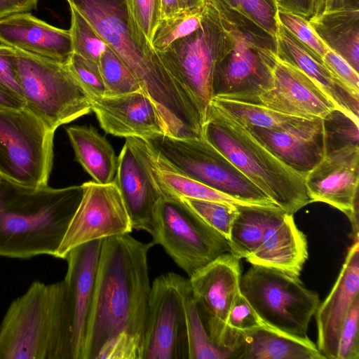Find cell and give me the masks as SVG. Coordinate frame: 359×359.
Here are the masks:
<instances>
[{
  "label": "cell",
  "mask_w": 359,
  "mask_h": 359,
  "mask_svg": "<svg viewBox=\"0 0 359 359\" xmlns=\"http://www.w3.org/2000/svg\"><path fill=\"white\" fill-rule=\"evenodd\" d=\"M161 18L178 13L184 10L182 0H160Z\"/></svg>",
  "instance_id": "50"
},
{
  "label": "cell",
  "mask_w": 359,
  "mask_h": 359,
  "mask_svg": "<svg viewBox=\"0 0 359 359\" xmlns=\"http://www.w3.org/2000/svg\"><path fill=\"white\" fill-rule=\"evenodd\" d=\"M71 26L69 29L73 51L81 57L98 63L103 52L108 47L90 22L72 6Z\"/></svg>",
  "instance_id": "35"
},
{
  "label": "cell",
  "mask_w": 359,
  "mask_h": 359,
  "mask_svg": "<svg viewBox=\"0 0 359 359\" xmlns=\"http://www.w3.org/2000/svg\"><path fill=\"white\" fill-rule=\"evenodd\" d=\"M359 297L348 313L341 328L337 346V359H359Z\"/></svg>",
  "instance_id": "43"
},
{
  "label": "cell",
  "mask_w": 359,
  "mask_h": 359,
  "mask_svg": "<svg viewBox=\"0 0 359 359\" xmlns=\"http://www.w3.org/2000/svg\"><path fill=\"white\" fill-rule=\"evenodd\" d=\"M177 200L229 240L231 225L238 213L237 205L188 198Z\"/></svg>",
  "instance_id": "36"
},
{
  "label": "cell",
  "mask_w": 359,
  "mask_h": 359,
  "mask_svg": "<svg viewBox=\"0 0 359 359\" xmlns=\"http://www.w3.org/2000/svg\"><path fill=\"white\" fill-rule=\"evenodd\" d=\"M218 15L228 36L214 67L212 95L249 102L272 86L276 39L248 19Z\"/></svg>",
  "instance_id": "6"
},
{
  "label": "cell",
  "mask_w": 359,
  "mask_h": 359,
  "mask_svg": "<svg viewBox=\"0 0 359 359\" xmlns=\"http://www.w3.org/2000/svg\"><path fill=\"white\" fill-rule=\"evenodd\" d=\"M67 65L90 98L106 95L98 63L73 53Z\"/></svg>",
  "instance_id": "39"
},
{
  "label": "cell",
  "mask_w": 359,
  "mask_h": 359,
  "mask_svg": "<svg viewBox=\"0 0 359 359\" xmlns=\"http://www.w3.org/2000/svg\"><path fill=\"white\" fill-rule=\"evenodd\" d=\"M36 0H0V19L10 15L36 8Z\"/></svg>",
  "instance_id": "47"
},
{
  "label": "cell",
  "mask_w": 359,
  "mask_h": 359,
  "mask_svg": "<svg viewBox=\"0 0 359 359\" xmlns=\"http://www.w3.org/2000/svg\"><path fill=\"white\" fill-rule=\"evenodd\" d=\"M98 66L106 88L105 96L142 91L131 70L109 47L101 55Z\"/></svg>",
  "instance_id": "34"
},
{
  "label": "cell",
  "mask_w": 359,
  "mask_h": 359,
  "mask_svg": "<svg viewBox=\"0 0 359 359\" xmlns=\"http://www.w3.org/2000/svg\"><path fill=\"white\" fill-rule=\"evenodd\" d=\"M202 137L277 206L290 215L311 203L304 177L278 158L244 126L210 103Z\"/></svg>",
  "instance_id": "4"
},
{
  "label": "cell",
  "mask_w": 359,
  "mask_h": 359,
  "mask_svg": "<svg viewBox=\"0 0 359 359\" xmlns=\"http://www.w3.org/2000/svg\"><path fill=\"white\" fill-rule=\"evenodd\" d=\"M308 21L324 44L358 72L359 9L324 12Z\"/></svg>",
  "instance_id": "27"
},
{
  "label": "cell",
  "mask_w": 359,
  "mask_h": 359,
  "mask_svg": "<svg viewBox=\"0 0 359 359\" xmlns=\"http://www.w3.org/2000/svg\"><path fill=\"white\" fill-rule=\"evenodd\" d=\"M276 39L278 57L303 72L324 92L337 111L359 125V100L350 94L322 62L280 22Z\"/></svg>",
  "instance_id": "25"
},
{
  "label": "cell",
  "mask_w": 359,
  "mask_h": 359,
  "mask_svg": "<svg viewBox=\"0 0 359 359\" xmlns=\"http://www.w3.org/2000/svg\"><path fill=\"white\" fill-rule=\"evenodd\" d=\"M187 279L175 273H167L153 281L141 359H188L183 304Z\"/></svg>",
  "instance_id": "13"
},
{
  "label": "cell",
  "mask_w": 359,
  "mask_h": 359,
  "mask_svg": "<svg viewBox=\"0 0 359 359\" xmlns=\"http://www.w3.org/2000/svg\"><path fill=\"white\" fill-rule=\"evenodd\" d=\"M64 280L33 282L0 324V359H68Z\"/></svg>",
  "instance_id": "5"
},
{
  "label": "cell",
  "mask_w": 359,
  "mask_h": 359,
  "mask_svg": "<svg viewBox=\"0 0 359 359\" xmlns=\"http://www.w3.org/2000/svg\"><path fill=\"white\" fill-rule=\"evenodd\" d=\"M154 245H161L190 277L222 254L228 240L177 199L161 197L153 217Z\"/></svg>",
  "instance_id": "12"
},
{
  "label": "cell",
  "mask_w": 359,
  "mask_h": 359,
  "mask_svg": "<svg viewBox=\"0 0 359 359\" xmlns=\"http://www.w3.org/2000/svg\"><path fill=\"white\" fill-rule=\"evenodd\" d=\"M227 36V31L217 13L210 6L204 4L199 29L175 41L164 51L157 52L168 70L194 103L203 122L213 97L214 67Z\"/></svg>",
  "instance_id": "10"
},
{
  "label": "cell",
  "mask_w": 359,
  "mask_h": 359,
  "mask_svg": "<svg viewBox=\"0 0 359 359\" xmlns=\"http://www.w3.org/2000/svg\"><path fill=\"white\" fill-rule=\"evenodd\" d=\"M55 132L27 107H0V177L30 187L48 185Z\"/></svg>",
  "instance_id": "9"
},
{
  "label": "cell",
  "mask_w": 359,
  "mask_h": 359,
  "mask_svg": "<svg viewBox=\"0 0 359 359\" xmlns=\"http://www.w3.org/2000/svg\"><path fill=\"white\" fill-rule=\"evenodd\" d=\"M322 62L350 94L359 100V73L344 58L330 48L323 57Z\"/></svg>",
  "instance_id": "44"
},
{
  "label": "cell",
  "mask_w": 359,
  "mask_h": 359,
  "mask_svg": "<svg viewBox=\"0 0 359 359\" xmlns=\"http://www.w3.org/2000/svg\"><path fill=\"white\" fill-rule=\"evenodd\" d=\"M13 61L25 107L52 131L92 111L67 65L17 49Z\"/></svg>",
  "instance_id": "7"
},
{
  "label": "cell",
  "mask_w": 359,
  "mask_h": 359,
  "mask_svg": "<svg viewBox=\"0 0 359 359\" xmlns=\"http://www.w3.org/2000/svg\"><path fill=\"white\" fill-rule=\"evenodd\" d=\"M67 1L129 67L156 107L165 129H175L193 116L194 102L131 20L126 0Z\"/></svg>",
  "instance_id": "2"
},
{
  "label": "cell",
  "mask_w": 359,
  "mask_h": 359,
  "mask_svg": "<svg viewBox=\"0 0 359 359\" xmlns=\"http://www.w3.org/2000/svg\"><path fill=\"white\" fill-rule=\"evenodd\" d=\"M102 241L79 245L65 258L63 312L68 359H82Z\"/></svg>",
  "instance_id": "16"
},
{
  "label": "cell",
  "mask_w": 359,
  "mask_h": 359,
  "mask_svg": "<svg viewBox=\"0 0 359 359\" xmlns=\"http://www.w3.org/2000/svg\"><path fill=\"white\" fill-rule=\"evenodd\" d=\"M211 103L244 127L287 130L302 127L316 119L291 116L259 104L222 97H213Z\"/></svg>",
  "instance_id": "29"
},
{
  "label": "cell",
  "mask_w": 359,
  "mask_h": 359,
  "mask_svg": "<svg viewBox=\"0 0 359 359\" xmlns=\"http://www.w3.org/2000/svg\"><path fill=\"white\" fill-rule=\"evenodd\" d=\"M184 10L199 11L204 6L203 0H182Z\"/></svg>",
  "instance_id": "51"
},
{
  "label": "cell",
  "mask_w": 359,
  "mask_h": 359,
  "mask_svg": "<svg viewBox=\"0 0 359 359\" xmlns=\"http://www.w3.org/2000/svg\"><path fill=\"white\" fill-rule=\"evenodd\" d=\"M278 19L288 32L322 62L328 48L316 34L308 20L280 8L278 10Z\"/></svg>",
  "instance_id": "37"
},
{
  "label": "cell",
  "mask_w": 359,
  "mask_h": 359,
  "mask_svg": "<svg viewBox=\"0 0 359 359\" xmlns=\"http://www.w3.org/2000/svg\"><path fill=\"white\" fill-rule=\"evenodd\" d=\"M278 8L297 14L309 20L313 14L316 0H276Z\"/></svg>",
  "instance_id": "46"
},
{
  "label": "cell",
  "mask_w": 359,
  "mask_h": 359,
  "mask_svg": "<svg viewBox=\"0 0 359 359\" xmlns=\"http://www.w3.org/2000/svg\"><path fill=\"white\" fill-rule=\"evenodd\" d=\"M83 195L57 251V258L82 244L130 233L129 214L114 180L107 184L88 181L81 184Z\"/></svg>",
  "instance_id": "14"
},
{
  "label": "cell",
  "mask_w": 359,
  "mask_h": 359,
  "mask_svg": "<svg viewBox=\"0 0 359 359\" xmlns=\"http://www.w3.org/2000/svg\"><path fill=\"white\" fill-rule=\"evenodd\" d=\"M278 158L304 177L327 153L324 119L291 130L245 127Z\"/></svg>",
  "instance_id": "21"
},
{
  "label": "cell",
  "mask_w": 359,
  "mask_h": 359,
  "mask_svg": "<svg viewBox=\"0 0 359 359\" xmlns=\"http://www.w3.org/2000/svg\"><path fill=\"white\" fill-rule=\"evenodd\" d=\"M226 327L229 345L233 350L232 335L235 332L262 327H269L262 321L241 291L236 294L229 310Z\"/></svg>",
  "instance_id": "41"
},
{
  "label": "cell",
  "mask_w": 359,
  "mask_h": 359,
  "mask_svg": "<svg viewBox=\"0 0 359 359\" xmlns=\"http://www.w3.org/2000/svg\"><path fill=\"white\" fill-rule=\"evenodd\" d=\"M203 8L184 10L169 17L161 18L151 40L152 48L158 53L164 51L175 41L186 37L201 25Z\"/></svg>",
  "instance_id": "33"
},
{
  "label": "cell",
  "mask_w": 359,
  "mask_h": 359,
  "mask_svg": "<svg viewBox=\"0 0 359 359\" xmlns=\"http://www.w3.org/2000/svg\"><path fill=\"white\" fill-rule=\"evenodd\" d=\"M82 195L81 185L30 187L0 177V256L56 257Z\"/></svg>",
  "instance_id": "3"
},
{
  "label": "cell",
  "mask_w": 359,
  "mask_h": 359,
  "mask_svg": "<svg viewBox=\"0 0 359 359\" xmlns=\"http://www.w3.org/2000/svg\"><path fill=\"white\" fill-rule=\"evenodd\" d=\"M25 102L0 87V107L9 109H22Z\"/></svg>",
  "instance_id": "49"
},
{
  "label": "cell",
  "mask_w": 359,
  "mask_h": 359,
  "mask_svg": "<svg viewBox=\"0 0 359 359\" xmlns=\"http://www.w3.org/2000/svg\"><path fill=\"white\" fill-rule=\"evenodd\" d=\"M272 86L250 102L275 111L306 118L325 119L335 106L308 76L277 56Z\"/></svg>",
  "instance_id": "18"
},
{
  "label": "cell",
  "mask_w": 359,
  "mask_h": 359,
  "mask_svg": "<svg viewBox=\"0 0 359 359\" xmlns=\"http://www.w3.org/2000/svg\"><path fill=\"white\" fill-rule=\"evenodd\" d=\"M306 237L293 215L275 208L259 248L245 259L252 265L275 269L298 277L308 259Z\"/></svg>",
  "instance_id": "23"
},
{
  "label": "cell",
  "mask_w": 359,
  "mask_h": 359,
  "mask_svg": "<svg viewBox=\"0 0 359 359\" xmlns=\"http://www.w3.org/2000/svg\"><path fill=\"white\" fill-rule=\"evenodd\" d=\"M76 161L95 182L114 180L118 158L109 142L92 126L66 128Z\"/></svg>",
  "instance_id": "28"
},
{
  "label": "cell",
  "mask_w": 359,
  "mask_h": 359,
  "mask_svg": "<svg viewBox=\"0 0 359 359\" xmlns=\"http://www.w3.org/2000/svg\"><path fill=\"white\" fill-rule=\"evenodd\" d=\"M359 147L347 144L328 151L304 176L312 202H323L349 218L358 208Z\"/></svg>",
  "instance_id": "17"
},
{
  "label": "cell",
  "mask_w": 359,
  "mask_h": 359,
  "mask_svg": "<svg viewBox=\"0 0 359 359\" xmlns=\"http://www.w3.org/2000/svg\"><path fill=\"white\" fill-rule=\"evenodd\" d=\"M278 206L237 205L238 213L231 225L230 253L247 258L260 246L273 210Z\"/></svg>",
  "instance_id": "30"
},
{
  "label": "cell",
  "mask_w": 359,
  "mask_h": 359,
  "mask_svg": "<svg viewBox=\"0 0 359 359\" xmlns=\"http://www.w3.org/2000/svg\"><path fill=\"white\" fill-rule=\"evenodd\" d=\"M240 291L268 327L290 335L307 337L320 299L298 277L252 265L241 276Z\"/></svg>",
  "instance_id": "8"
},
{
  "label": "cell",
  "mask_w": 359,
  "mask_h": 359,
  "mask_svg": "<svg viewBox=\"0 0 359 359\" xmlns=\"http://www.w3.org/2000/svg\"><path fill=\"white\" fill-rule=\"evenodd\" d=\"M233 359H325L309 338L262 327L233 334Z\"/></svg>",
  "instance_id": "26"
},
{
  "label": "cell",
  "mask_w": 359,
  "mask_h": 359,
  "mask_svg": "<svg viewBox=\"0 0 359 359\" xmlns=\"http://www.w3.org/2000/svg\"><path fill=\"white\" fill-rule=\"evenodd\" d=\"M219 14L248 19L276 38L279 21L276 0H203Z\"/></svg>",
  "instance_id": "32"
},
{
  "label": "cell",
  "mask_w": 359,
  "mask_h": 359,
  "mask_svg": "<svg viewBox=\"0 0 359 359\" xmlns=\"http://www.w3.org/2000/svg\"><path fill=\"white\" fill-rule=\"evenodd\" d=\"M90 100L92 111L108 134L144 140L165 134L156 107L142 91Z\"/></svg>",
  "instance_id": "19"
},
{
  "label": "cell",
  "mask_w": 359,
  "mask_h": 359,
  "mask_svg": "<svg viewBox=\"0 0 359 359\" xmlns=\"http://www.w3.org/2000/svg\"><path fill=\"white\" fill-rule=\"evenodd\" d=\"M359 241H353L340 273L316 313L317 348L327 359H337L339 334L354 300L359 297Z\"/></svg>",
  "instance_id": "20"
},
{
  "label": "cell",
  "mask_w": 359,
  "mask_h": 359,
  "mask_svg": "<svg viewBox=\"0 0 359 359\" xmlns=\"http://www.w3.org/2000/svg\"><path fill=\"white\" fill-rule=\"evenodd\" d=\"M188 344V359H233V351L222 348L211 340L192 294L189 279L183 289Z\"/></svg>",
  "instance_id": "31"
},
{
  "label": "cell",
  "mask_w": 359,
  "mask_h": 359,
  "mask_svg": "<svg viewBox=\"0 0 359 359\" xmlns=\"http://www.w3.org/2000/svg\"><path fill=\"white\" fill-rule=\"evenodd\" d=\"M0 43L65 65L74 53L69 29L52 26L29 12L0 19Z\"/></svg>",
  "instance_id": "22"
},
{
  "label": "cell",
  "mask_w": 359,
  "mask_h": 359,
  "mask_svg": "<svg viewBox=\"0 0 359 359\" xmlns=\"http://www.w3.org/2000/svg\"><path fill=\"white\" fill-rule=\"evenodd\" d=\"M147 141L186 175L245 203L277 206L203 137L161 134Z\"/></svg>",
  "instance_id": "11"
},
{
  "label": "cell",
  "mask_w": 359,
  "mask_h": 359,
  "mask_svg": "<svg viewBox=\"0 0 359 359\" xmlns=\"http://www.w3.org/2000/svg\"><path fill=\"white\" fill-rule=\"evenodd\" d=\"M348 9H359V0H316L314 15Z\"/></svg>",
  "instance_id": "48"
},
{
  "label": "cell",
  "mask_w": 359,
  "mask_h": 359,
  "mask_svg": "<svg viewBox=\"0 0 359 359\" xmlns=\"http://www.w3.org/2000/svg\"><path fill=\"white\" fill-rule=\"evenodd\" d=\"M142 338L122 332L100 348L95 359H141Z\"/></svg>",
  "instance_id": "42"
},
{
  "label": "cell",
  "mask_w": 359,
  "mask_h": 359,
  "mask_svg": "<svg viewBox=\"0 0 359 359\" xmlns=\"http://www.w3.org/2000/svg\"><path fill=\"white\" fill-rule=\"evenodd\" d=\"M153 245L129 233L103 239L82 359H95L102 345L120 332L142 338L151 288L148 252Z\"/></svg>",
  "instance_id": "1"
},
{
  "label": "cell",
  "mask_w": 359,
  "mask_h": 359,
  "mask_svg": "<svg viewBox=\"0 0 359 359\" xmlns=\"http://www.w3.org/2000/svg\"><path fill=\"white\" fill-rule=\"evenodd\" d=\"M36 2L38 3V1H39V0H36Z\"/></svg>",
  "instance_id": "52"
},
{
  "label": "cell",
  "mask_w": 359,
  "mask_h": 359,
  "mask_svg": "<svg viewBox=\"0 0 359 359\" xmlns=\"http://www.w3.org/2000/svg\"><path fill=\"white\" fill-rule=\"evenodd\" d=\"M240 260L230 252L222 254L189 278L193 296L211 340L219 347L230 349L232 348L229 342L226 320L240 291Z\"/></svg>",
  "instance_id": "15"
},
{
  "label": "cell",
  "mask_w": 359,
  "mask_h": 359,
  "mask_svg": "<svg viewBox=\"0 0 359 359\" xmlns=\"http://www.w3.org/2000/svg\"><path fill=\"white\" fill-rule=\"evenodd\" d=\"M14 49L0 44V87L23 99L14 61Z\"/></svg>",
  "instance_id": "45"
},
{
  "label": "cell",
  "mask_w": 359,
  "mask_h": 359,
  "mask_svg": "<svg viewBox=\"0 0 359 359\" xmlns=\"http://www.w3.org/2000/svg\"><path fill=\"white\" fill-rule=\"evenodd\" d=\"M114 180L124 201L133 229L151 234L154 209L161 196L127 140L118 157Z\"/></svg>",
  "instance_id": "24"
},
{
  "label": "cell",
  "mask_w": 359,
  "mask_h": 359,
  "mask_svg": "<svg viewBox=\"0 0 359 359\" xmlns=\"http://www.w3.org/2000/svg\"><path fill=\"white\" fill-rule=\"evenodd\" d=\"M131 20L151 46L154 33L161 20L160 0H126Z\"/></svg>",
  "instance_id": "38"
},
{
  "label": "cell",
  "mask_w": 359,
  "mask_h": 359,
  "mask_svg": "<svg viewBox=\"0 0 359 359\" xmlns=\"http://www.w3.org/2000/svg\"><path fill=\"white\" fill-rule=\"evenodd\" d=\"M327 152L347 144L358 145V126L343 113L335 110L324 119Z\"/></svg>",
  "instance_id": "40"
}]
</instances>
